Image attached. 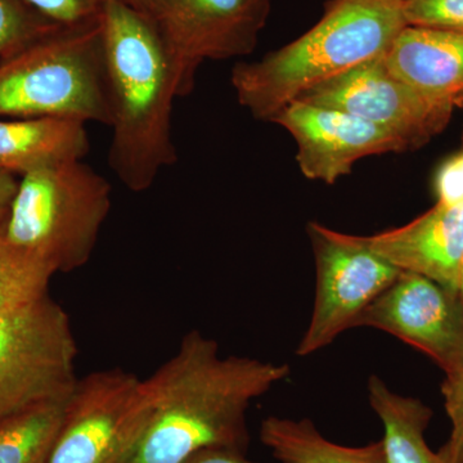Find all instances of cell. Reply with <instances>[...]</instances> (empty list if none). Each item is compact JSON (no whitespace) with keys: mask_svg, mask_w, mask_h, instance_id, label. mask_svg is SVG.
<instances>
[{"mask_svg":"<svg viewBox=\"0 0 463 463\" xmlns=\"http://www.w3.org/2000/svg\"><path fill=\"white\" fill-rule=\"evenodd\" d=\"M289 373L288 364L223 356L214 339L191 331L146 380L154 413L130 463H183L209 448L245 453L250 405Z\"/></svg>","mask_w":463,"mask_h":463,"instance_id":"1","label":"cell"},{"mask_svg":"<svg viewBox=\"0 0 463 463\" xmlns=\"http://www.w3.org/2000/svg\"><path fill=\"white\" fill-rule=\"evenodd\" d=\"M99 20L112 132L109 166L128 190L139 194L178 161L172 130L178 88L151 16L123 0H106Z\"/></svg>","mask_w":463,"mask_h":463,"instance_id":"2","label":"cell"},{"mask_svg":"<svg viewBox=\"0 0 463 463\" xmlns=\"http://www.w3.org/2000/svg\"><path fill=\"white\" fill-rule=\"evenodd\" d=\"M399 0H331L297 41L232 70V87L255 118L272 121L307 90L383 57L407 27Z\"/></svg>","mask_w":463,"mask_h":463,"instance_id":"3","label":"cell"},{"mask_svg":"<svg viewBox=\"0 0 463 463\" xmlns=\"http://www.w3.org/2000/svg\"><path fill=\"white\" fill-rule=\"evenodd\" d=\"M109 125L99 17L60 26L0 60V118Z\"/></svg>","mask_w":463,"mask_h":463,"instance_id":"4","label":"cell"},{"mask_svg":"<svg viewBox=\"0 0 463 463\" xmlns=\"http://www.w3.org/2000/svg\"><path fill=\"white\" fill-rule=\"evenodd\" d=\"M111 184L83 160L20 176L5 221L9 242L52 272L88 264L111 210Z\"/></svg>","mask_w":463,"mask_h":463,"instance_id":"5","label":"cell"},{"mask_svg":"<svg viewBox=\"0 0 463 463\" xmlns=\"http://www.w3.org/2000/svg\"><path fill=\"white\" fill-rule=\"evenodd\" d=\"M78 345L50 295L0 312V425L74 390Z\"/></svg>","mask_w":463,"mask_h":463,"instance_id":"6","label":"cell"},{"mask_svg":"<svg viewBox=\"0 0 463 463\" xmlns=\"http://www.w3.org/2000/svg\"><path fill=\"white\" fill-rule=\"evenodd\" d=\"M154 413L147 381L123 368L78 379L48 463H130Z\"/></svg>","mask_w":463,"mask_h":463,"instance_id":"7","label":"cell"},{"mask_svg":"<svg viewBox=\"0 0 463 463\" xmlns=\"http://www.w3.org/2000/svg\"><path fill=\"white\" fill-rule=\"evenodd\" d=\"M316 260V298L312 319L297 354H315L349 328L398 279L402 270L365 248L361 237L307 225Z\"/></svg>","mask_w":463,"mask_h":463,"instance_id":"8","label":"cell"},{"mask_svg":"<svg viewBox=\"0 0 463 463\" xmlns=\"http://www.w3.org/2000/svg\"><path fill=\"white\" fill-rule=\"evenodd\" d=\"M270 0H160L152 20L169 56L178 97L192 93L205 61L252 53Z\"/></svg>","mask_w":463,"mask_h":463,"instance_id":"9","label":"cell"},{"mask_svg":"<svg viewBox=\"0 0 463 463\" xmlns=\"http://www.w3.org/2000/svg\"><path fill=\"white\" fill-rule=\"evenodd\" d=\"M383 58L335 76L297 100L354 115L395 134L410 149L421 147L447 127L455 108L392 75Z\"/></svg>","mask_w":463,"mask_h":463,"instance_id":"10","label":"cell"},{"mask_svg":"<svg viewBox=\"0 0 463 463\" xmlns=\"http://www.w3.org/2000/svg\"><path fill=\"white\" fill-rule=\"evenodd\" d=\"M355 327L376 328L416 347L446 376L463 370L461 295L420 274H399L362 313Z\"/></svg>","mask_w":463,"mask_h":463,"instance_id":"11","label":"cell"},{"mask_svg":"<svg viewBox=\"0 0 463 463\" xmlns=\"http://www.w3.org/2000/svg\"><path fill=\"white\" fill-rule=\"evenodd\" d=\"M270 123L281 125L294 137L301 173L327 184L352 173L361 158L410 151L403 139L383 128L304 100L289 103Z\"/></svg>","mask_w":463,"mask_h":463,"instance_id":"12","label":"cell"},{"mask_svg":"<svg viewBox=\"0 0 463 463\" xmlns=\"http://www.w3.org/2000/svg\"><path fill=\"white\" fill-rule=\"evenodd\" d=\"M359 237L365 248L402 272L420 274L459 292L463 207L437 203L403 227Z\"/></svg>","mask_w":463,"mask_h":463,"instance_id":"13","label":"cell"},{"mask_svg":"<svg viewBox=\"0 0 463 463\" xmlns=\"http://www.w3.org/2000/svg\"><path fill=\"white\" fill-rule=\"evenodd\" d=\"M383 60L392 75L430 99L463 106V33L404 27Z\"/></svg>","mask_w":463,"mask_h":463,"instance_id":"14","label":"cell"},{"mask_svg":"<svg viewBox=\"0 0 463 463\" xmlns=\"http://www.w3.org/2000/svg\"><path fill=\"white\" fill-rule=\"evenodd\" d=\"M90 149L87 124L72 118H0V169L25 175L83 160Z\"/></svg>","mask_w":463,"mask_h":463,"instance_id":"15","label":"cell"},{"mask_svg":"<svg viewBox=\"0 0 463 463\" xmlns=\"http://www.w3.org/2000/svg\"><path fill=\"white\" fill-rule=\"evenodd\" d=\"M368 399L383 426L389 463H463V447L449 441L438 452L429 447L425 431L432 412L421 401L392 392L377 376L368 381Z\"/></svg>","mask_w":463,"mask_h":463,"instance_id":"16","label":"cell"},{"mask_svg":"<svg viewBox=\"0 0 463 463\" xmlns=\"http://www.w3.org/2000/svg\"><path fill=\"white\" fill-rule=\"evenodd\" d=\"M260 440L281 463H389L383 440L345 447L323 437L310 420L268 417Z\"/></svg>","mask_w":463,"mask_h":463,"instance_id":"17","label":"cell"},{"mask_svg":"<svg viewBox=\"0 0 463 463\" xmlns=\"http://www.w3.org/2000/svg\"><path fill=\"white\" fill-rule=\"evenodd\" d=\"M70 395L33 407L2 423L0 463H48Z\"/></svg>","mask_w":463,"mask_h":463,"instance_id":"18","label":"cell"},{"mask_svg":"<svg viewBox=\"0 0 463 463\" xmlns=\"http://www.w3.org/2000/svg\"><path fill=\"white\" fill-rule=\"evenodd\" d=\"M5 221L0 222V312L44 297L54 276L50 268L9 242Z\"/></svg>","mask_w":463,"mask_h":463,"instance_id":"19","label":"cell"},{"mask_svg":"<svg viewBox=\"0 0 463 463\" xmlns=\"http://www.w3.org/2000/svg\"><path fill=\"white\" fill-rule=\"evenodd\" d=\"M57 27L24 0H0V60Z\"/></svg>","mask_w":463,"mask_h":463,"instance_id":"20","label":"cell"},{"mask_svg":"<svg viewBox=\"0 0 463 463\" xmlns=\"http://www.w3.org/2000/svg\"><path fill=\"white\" fill-rule=\"evenodd\" d=\"M408 26L463 33V0H403Z\"/></svg>","mask_w":463,"mask_h":463,"instance_id":"21","label":"cell"},{"mask_svg":"<svg viewBox=\"0 0 463 463\" xmlns=\"http://www.w3.org/2000/svg\"><path fill=\"white\" fill-rule=\"evenodd\" d=\"M36 14L58 26H72L99 17L106 0H24Z\"/></svg>","mask_w":463,"mask_h":463,"instance_id":"22","label":"cell"},{"mask_svg":"<svg viewBox=\"0 0 463 463\" xmlns=\"http://www.w3.org/2000/svg\"><path fill=\"white\" fill-rule=\"evenodd\" d=\"M440 205L463 207V149L444 161L434 182Z\"/></svg>","mask_w":463,"mask_h":463,"instance_id":"23","label":"cell"},{"mask_svg":"<svg viewBox=\"0 0 463 463\" xmlns=\"http://www.w3.org/2000/svg\"><path fill=\"white\" fill-rule=\"evenodd\" d=\"M441 392L448 417L452 423L449 443L463 447V370L446 376Z\"/></svg>","mask_w":463,"mask_h":463,"instance_id":"24","label":"cell"},{"mask_svg":"<svg viewBox=\"0 0 463 463\" xmlns=\"http://www.w3.org/2000/svg\"><path fill=\"white\" fill-rule=\"evenodd\" d=\"M183 463H257L246 458L243 452L227 448H209L200 450Z\"/></svg>","mask_w":463,"mask_h":463,"instance_id":"25","label":"cell"},{"mask_svg":"<svg viewBox=\"0 0 463 463\" xmlns=\"http://www.w3.org/2000/svg\"><path fill=\"white\" fill-rule=\"evenodd\" d=\"M18 181L16 175L0 169V222L5 221L9 206L16 194Z\"/></svg>","mask_w":463,"mask_h":463,"instance_id":"26","label":"cell"},{"mask_svg":"<svg viewBox=\"0 0 463 463\" xmlns=\"http://www.w3.org/2000/svg\"><path fill=\"white\" fill-rule=\"evenodd\" d=\"M123 2L137 11L152 16L160 0H123Z\"/></svg>","mask_w":463,"mask_h":463,"instance_id":"27","label":"cell"},{"mask_svg":"<svg viewBox=\"0 0 463 463\" xmlns=\"http://www.w3.org/2000/svg\"><path fill=\"white\" fill-rule=\"evenodd\" d=\"M459 295H461L463 301V258L461 261V268H459Z\"/></svg>","mask_w":463,"mask_h":463,"instance_id":"28","label":"cell"},{"mask_svg":"<svg viewBox=\"0 0 463 463\" xmlns=\"http://www.w3.org/2000/svg\"><path fill=\"white\" fill-rule=\"evenodd\" d=\"M399 2H403V0H399Z\"/></svg>","mask_w":463,"mask_h":463,"instance_id":"29","label":"cell"}]
</instances>
